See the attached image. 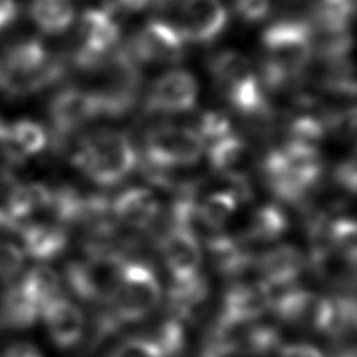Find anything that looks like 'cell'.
<instances>
[{
  "label": "cell",
  "instance_id": "1",
  "mask_svg": "<svg viewBox=\"0 0 357 357\" xmlns=\"http://www.w3.org/2000/svg\"><path fill=\"white\" fill-rule=\"evenodd\" d=\"M262 46L259 82L264 91H280L308 66L314 50L312 28L298 20L276 21L262 32Z\"/></svg>",
  "mask_w": 357,
  "mask_h": 357
},
{
  "label": "cell",
  "instance_id": "2",
  "mask_svg": "<svg viewBox=\"0 0 357 357\" xmlns=\"http://www.w3.org/2000/svg\"><path fill=\"white\" fill-rule=\"evenodd\" d=\"M322 170L318 148L293 142L269 151L262 160V174L269 190L286 202H300L319 181Z\"/></svg>",
  "mask_w": 357,
  "mask_h": 357
},
{
  "label": "cell",
  "instance_id": "3",
  "mask_svg": "<svg viewBox=\"0 0 357 357\" xmlns=\"http://www.w3.org/2000/svg\"><path fill=\"white\" fill-rule=\"evenodd\" d=\"M73 163L93 183L113 185L134 170L137 153L123 132L100 128L79 139Z\"/></svg>",
  "mask_w": 357,
  "mask_h": 357
},
{
  "label": "cell",
  "instance_id": "4",
  "mask_svg": "<svg viewBox=\"0 0 357 357\" xmlns=\"http://www.w3.org/2000/svg\"><path fill=\"white\" fill-rule=\"evenodd\" d=\"M126 261L113 250L89 251V257L66 268L70 289L91 303L112 301L123 276Z\"/></svg>",
  "mask_w": 357,
  "mask_h": 357
},
{
  "label": "cell",
  "instance_id": "5",
  "mask_svg": "<svg viewBox=\"0 0 357 357\" xmlns=\"http://www.w3.org/2000/svg\"><path fill=\"white\" fill-rule=\"evenodd\" d=\"M116 6L86 8L79 20V45L74 63L81 70H98L113 53L120 39V26L114 18Z\"/></svg>",
  "mask_w": 357,
  "mask_h": 357
},
{
  "label": "cell",
  "instance_id": "6",
  "mask_svg": "<svg viewBox=\"0 0 357 357\" xmlns=\"http://www.w3.org/2000/svg\"><path fill=\"white\" fill-rule=\"evenodd\" d=\"M205 142L194 128L162 124L145 135V158L148 166L158 169L187 167L197 163Z\"/></svg>",
  "mask_w": 357,
  "mask_h": 357
},
{
  "label": "cell",
  "instance_id": "7",
  "mask_svg": "<svg viewBox=\"0 0 357 357\" xmlns=\"http://www.w3.org/2000/svg\"><path fill=\"white\" fill-rule=\"evenodd\" d=\"M162 289L153 271L141 262H126L121 280L112 300L119 322H137L159 304Z\"/></svg>",
  "mask_w": 357,
  "mask_h": 357
},
{
  "label": "cell",
  "instance_id": "8",
  "mask_svg": "<svg viewBox=\"0 0 357 357\" xmlns=\"http://www.w3.org/2000/svg\"><path fill=\"white\" fill-rule=\"evenodd\" d=\"M185 43L176 25L152 20L131 38L126 49L137 64H174L183 59Z\"/></svg>",
  "mask_w": 357,
  "mask_h": 357
},
{
  "label": "cell",
  "instance_id": "9",
  "mask_svg": "<svg viewBox=\"0 0 357 357\" xmlns=\"http://www.w3.org/2000/svg\"><path fill=\"white\" fill-rule=\"evenodd\" d=\"M269 291H279V294H271V308L282 322L298 329L324 333L328 298L294 287V284L278 290L269 289Z\"/></svg>",
  "mask_w": 357,
  "mask_h": 357
},
{
  "label": "cell",
  "instance_id": "10",
  "mask_svg": "<svg viewBox=\"0 0 357 357\" xmlns=\"http://www.w3.org/2000/svg\"><path fill=\"white\" fill-rule=\"evenodd\" d=\"M198 84L192 74L184 70H170L160 75L149 88L145 99L148 113L176 114L194 109Z\"/></svg>",
  "mask_w": 357,
  "mask_h": 357
},
{
  "label": "cell",
  "instance_id": "11",
  "mask_svg": "<svg viewBox=\"0 0 357 357\" xmlns=\"http://www.w3.org/2000/svg\"><path fill=\"white\" fill-rule=\"evenodd\" d=\"M227 20V10L220 0H184L176 28L185 42L205 45L225 31Z\"/></svg>",
  "mask_w": 357,
  "mask_h": 357
},
{
  "label": "cell",
  "instance_id": "12",
  "mask_svg": "<svg viewBox=\"0 0 357 357\" xmlns=\"http://www.w3.org/2000/svg\"><path fill=\"white\" fill-rule=\"evenodd\" d=\"M49 114L56 131L66 135L100 117V110L92 91L68 88L54 95L49 105Z\"/></svg>",
  "mask_w": 357,
  "mask_h": 357
},
{
  "label": "cell",
  "instance_id": "13",
  "mask_svg": "<svg viewBox=\"0 0 357 357\" xmlns=\"http://www.w3.org/2000/svg\"><path fill=\"white\" fill-rule=\"evenodd\" d=\"M208 159L212 170L234 185L247 184L255 167L254 151L241 138L231 134L211 144Z\"/></svg>",
  "mask_w": 357,
  "mask_h": 357
},
{
  "label": "cell",
  "instance_id": "14",
  "mask_svg": "<svg viewBox=\"0 0 357 357\" xmlns=\"http://www.w3.org/2000/svg\"><path fill=\"white\" fill-rule=\"evenodd\" d=\"M268 308H271V291L264 282L237 283L226 291L219 318L234 324H250Z\"/></svg>",
  "mask_w": 357,
  "mask_h": 357
},
{
  "label": "cell",
  "instance_id": "15",
  "mask_svg": "<svg viewBox=\"0 0 357 357\" xmlns=\"http://www.w3.org/2000/svg\"><path fill=\"white\" fill-rule=\"evenodd\" d=\"M160 251L173 280H185L199 273L201 245L187 230L173 226L162 238Z\"/></svg>",
  "mask_w": 357,
  "mask_h": 357
},
{
  "label": "cell",
  "instance_id": "16",
  "mask_svg": "<svg viewBox=\"0 0 357 357\" xmlns=\"http://www.w3.org/2000/svg\"><path fill=\"white\" fill-rule=\"evenodd\" d=\"M40 312L52 340L59 347L68 349L79 342L85 331V318L75 304L54 297L42 307Z\"/></svg>",
  "mask_w": 357,
  "mask_h": 357
},
{
  "label": "cell",
  "instance_id": "17",
  "mask_svg": "<svg viewBox=\"0 0 357 357\" xmlns=\"http://www.w3.org/2000/svg\"><path fill=\"white\" fill-rule=\"evenodd\" d=\"M304 258L301 252L289 244L271 248L258 259L262 280L271 290L293 286L301 273Z\"/></svg>",
  "mask_w": 357,
  "mask_h": 357
},
{
  "label": "cell",
  "instance_id": "18",
  "mask_svg": "<svg viewBox=\"0 0 357 357\" xmlns=\"http://www.w3.org/2000/svg\"><path fill=\"white\" fill-rule=\"evenodd\" d=\"M114 218L130 227H146L156 218L159 202L145 187H132L121 192L112 204Z\"/></svg>",
  "mask_w": 357,
  "mask_h": 357
},
{
  "label": "cell",
  "instance_id": "19",
  "mask_svg": "<svg viewBox=\"0 0 357 357\" xmlns=\"http://www.w3.org/2000/svg\"><path fill=\"white\" fill-rule=\"evenodd\" d=\"M25 252L38 261H49L59 257L67 247V233L53 225H24L18 233Z\"/></svg>",
  "mask_w": 357,
  "mask_h": 357
},
{
  "label": "cell",
  "instance_id": "20",
  "mask_svg": "<svg viewBox=\"0 0 357 357\" xmlns=\"http://www.w3.org/2000/svg\"><path fill=\"white\" fill-rule=\"evenodd\" d=\"M53 191L42 183L15 184L8 192L6 212L18 223H22L36 211L50 208Z\"/></svg>",
  "mask_w": 357,
  "mask_h": 357
},
{
  "label": "cell",
  "instance_id": "21",
  "mask_svg": "<svg viewBox=\"0 0 357 357\" xmlns=\"http://www.w3.org/2000/svg\"><path fill=\"white\" fill-rule=\"evenodd\" d=\"M356 0H315L312 3V24L324 35L349 32L354 20Z\"/></svg>",
  "mask_w": 357,
  "mask_h": 357
},
{
  "label": "cell",
  "instance_id": "22",
  "mask_svg": "<svg viewBox=\"0 0 357 357\" xmlns=\"http://www.w3.org/2000/svg\"><path fill=\"white\" fill-rule=\"evenodd\" d=\"M208 293V282L199 273L185 280H173L169 289V304L173 318L188 319L204 304Z\"/></svg>",
  "mask_w": 357,
  "mask_h": 357
},
{
  "label": "cell",
  "instance_id": "23",
  "mask_svg": "<svg viewBox=\"0 0 357 357\" xmlns=\"http://www.w3.org/2000/svg\"><path fill=\"white\" fill-rule=\"evenodd\" d=\"M215 268L227 276L241 273L251 262L247 250L222 231L205 243Z\"/></svg>",
  "mask_w": 357,
  "mask_h": 357
},
{
  "label": "cell",
  "instance_id": "24",
  "mask_svg": "<svg viewBox=\"0 0 357 357\" xmlns=\"http://www.w3.org/2000/svg\"><path fill=\"white\" fill-rule=\"evenodd\" d=\"M310 262L315 275L332 284H344L354 272V264L328 244L312 245Z\"/></svg>",
  "mask_w": 357,
  "mask_h": 357
},
{
  "label": "cell",
  "instance_id": "25",
  "mask_svg": "<svg viewBox=\"0 0 357 357\" xmlns=\"http://www.w3.org/2000/svg\"><path fill=\"white\" fill-rule=\"evenodd\" d=\"M71 0H32L31 17L38 28L49 35L64 32L74 21Z\"/></svg>",
  "mask_w": 357,
  "mask_h": 357
},
{
  "label": "cell",
  "instance_id": "26",
  "mask_svg": "<svg viewBox=\"0 0 357 357\" xmlns=\"http://www.w3.org/2000/svg\"><path fill=\"white\" fill-rule=\"evenodd\" d=\"M219 91L255 74L247 56L237 50H222L212 56L208 66Z\"/></svg>",
  "mask_w": 357,
  "mask_h": 357
},
{
  "label": "cell",
  "instance_id": "27",
  "mask_svg": "<svg viewBox=\"0 0 357 357\" xmlns=\"http://www.w3.org/2000/svg\"><path fill=\"white\" fill-rule=\"evenodd\" d=\"M18 286L24 294L42 310L46 303L57 297L60 290V278L52 268L46 265H36L25 273Z\"/></svg>",
  "mask_w": 357,
  "mask_h": 357
},
{
  "label": "cell",
  "instance_id": "28",
  "mask_svg": "<svg viewBox=\"0 0 357 357\" xmlns=\"http://www.w3.org/2000/svg\"><path fill=\"white\" fill-rule=\"evenodd\" d=\"M287 229V218L275 204L262 205L251 218L247 237L257 243L278 240Z\"/></svg>",
  "mask_w": 357,
  "mask_h": 357
},
{
  "label": "cell",
  "instance_id": "29",
  "mask_svg": "<svg viewBox=\"0 0 357 357\" xmlns=\"http://www.w3.org/2000/svg\"><path fill=\"white\" fill-rule=\"evenodd\" d=\"M39 314L40 307L31 301L18 284L6 291L1 303V318L10 328H29L35 324Z\"/></svg>",
  "mask_w": 357,
  "mask_h": 357
},
{
  "label": "cell",
  "instance_id": "30",
  "mask_svg": "<svg viewBox=\"0 0 357 357\" xmlns=\"http://www.w3.org/2000/svg\"><path fill=\"white\" fill-rule=\"evenodd\" d=\"M10 141L14 151L24 158L43 151L47 137L38 123L22 119L10 126Z\"/></svg>",
  "mask_w": 357,
  "mask_h": 357
},
{
  "label": "cell",
  "instance_id": "31",
  "mask_svg": "<svg viewBox=\"0 0 357 357\" xmlns=\"http://www.w3.org/2000/svg\"><path fill=\"white\" fill-rule=\"evenodd\" d=\"M356 325V303L353 297L328 298L324 333L339 337L353 331Z\"/></svg>",
  "mask_w": 357,
  "mask_h": 357
},
{
  "label": "cell",
  "instance_id": "32",
  "mask_svg": "<svg viewBox=\"0 0 357 357\" xmlns=\"http://www.w3.org/2000/svg\"><path fill=\"white\" fill-rule=\"evenodd\" d=\"M238 198L233 191H218L208 195L198 211L201 218L212 229L220 230V227L231 218L237 208Z\"/></svg>",
  "mask_w": 357,
  "mask_h": 357
},
{
  "label": "cell",
  "instance_id": "33",
  "mask_svg": "<svg viewBox=\"0 0 357 357\" xmlns=\"http://www.w3.org/2000/svg\"><path fill=\"white\" fill-rule=\"evenodd\" d=\"M254 322L245 325L241 351H247L257 356H265L272 353L273 350H278L282 346L279 329L273 325Z\"/></svg>",
  "mask_w": 357,
  "mask_h": 357
},
{
  "label": "cell",
  "instance_id": "34",
  "mask_svg": "<svg viewBox=\"0 0 357 357\" xmlns=\"http://www.w3.org/2000/svg\"><path fill=\"white\" fill-rule=\"evenodd\" d=\"M326 130L328 128L319 116L303 114L290 121L287 127V142L318 148L325 138Z\"/></svg>",
  "mask_w": 357,
  "mask_h": 357
},
{
  "label": "cell",
  "instance_id": "35",
  "mask_svg": "<svg viewBox=\"0 0 357 357\" xmlns=\"http://www.w3.org/2000/svg\"><path fill=\"white\" fill-rule=\"evenodd\" d=\"M328 244L342 254L347 261L356 265V223L353 219L340 218L329 222Z\"/></svg>",
  "mask_w": 357,
  "mask_h": 357
},
{
  "label": "cell",
  "instance_id": "36",
  "mask_svg": "<svg viewBox=\"0 0 357 357\" xmlns=\"http://www.w3.org/2000/svg\"><path fill=\"white\" fill-rule=\"evenodd\" d=\"M151 340L163 357H177L185 346V335L180 319L170 318L162 322L155 332V337Z\"/></svg>",
  "mask_w": 357,
  "mask_h": 357
},
{
  "label": "cell",
  "instance_id": "37",
  "mask_svg": "<svg viewBox=\"0 0 357 357\" xmlns=\"http://www.w3.org/2000/svg\"><path fill=\"white\" fill-rule=\"evenodd\" d=\"M204 142H215L230 135V120L222 112L208 110L201 114L195 130Z\"/></svg>",
  "mask_w": 357,
  "mask_h": 357
},
{
  "label": "cell",
  "instance_id": "38",
  "mask_svg": "<svg viewBox=\"0 0 357 357\" xmlns=\"http://www.w3.org/2000/svg\"><path fill=\"white\" fill-rule=\"evenodd\" d=\"M234 13L247 22L255 24L265 20L271 11V0H233Z\"/></svg>",
  "mask_w": 357,
  "mask_h": 357
},
{
  "label": "cell",
  "instance_id": "39",
  "mask_svg": "<svg viewBox=\"0 0 357 357\" xmlns=\"http://www.w3.org/2000/svg\"><path fill=\"white\" fill-rule=\"evenodd\" d=\"M110 357H163L151 339H130L121 343Z\"/></svg>",
  "mask_w": 357,
  "mask_h": 357
},
{
  "label": "cell",
  "instance_id": "40",
  "mask_svg": "<svg viewBox=\"0 0 357 357\" xmlns=\"http://www.w3.org/2000/svg\"><path fill=\"white\" fill-rule=\"evenodd\" d=\"M24 252L13 243L0 241V279L13 278L22 266Z\"/></svg>",
  "mask_w": 357,
  "mask_h": 357
},
{
  "label": "cell",
  "instance_id": "41",
  "mask_svg": "<svg viewBox=\"0 0 357 357\" xmlns=\"http://www.w3.org/2000/svg\"><path fill=\"white\" fill-rule=\"evenodd\" d=\"M356 159L351 156L343 162H340L333 170V181L337 187L344 190L347 194L356 192L357 185V174H356Z\"/></svg>",
  "mask_w": 357,
  "mask_h": 357
},
{
  "label": "cell",
  "instance_id": "42",
  "mask_svg": "<svg viewBox=\"0 0 357 357\" xmlns=\"http://www.w3.org/2000/svg\"><path fill=\"white\" fill-rule=\"evenodd\" d=\"M278 357H324V354L310 343H290L278 349Z\"/></svg>",
  "mask_w": 357,
  "mask_h": 357
},
{
  "label": "cell",
  "instance_id": "43",
  "mask_svg": "<svg viewBox=\"0 0 357 357\" xmlns=\"http://www.w3.org/2000/svg\"><path fill=\"white\" fill-rule=\"evenodd\" d=\"M3 357H42L38 347L28 342H18L11 344Z\"/></svg>",
  "mask_w": 357,
  "mask_h": 357
},
{
  "label": "cell",
  "instance_id": "44",
  "mask_svg": "<svg viewBox=\"0 0 357 357\" xmlns=\"http://www.w3.org/2000/svg\"><path fill=\"white\" fill-rule=\"evenodd\" d=\"M18 15L15 0H0V31L8 26Z\"/></svg>",
  "mask_w": 357,
  "mask_h": 357
},
{
  "label": "cell",
  "instance_id": "45",
  "mask_svg": "<svg viewBox=\"0 0 357 357\" xmlns=\"http://www.w3.org/2000/svg\"><path fill=\"white\" fill-rule=\"evenodd\" d=\"M24 225L14 220L6 209H0V234L1 233H20Z\"/></svg>",
  "mask_w": 357,
  "mask_h": 357
},
{
  "label": "cell",
  "instance_id": "46",
  "mask_svg": "<svg viewBox=\"0 0 357 357\" xmlns=\"http://www.w3.org/2000/svg\"><path fill=\"white\" fill-rule=\"evenodd\" d=\"M151 0H116L114 6L116 8H121L127 13H137L145 8Z\"/></svg>",
  "mask_w": 357,
  "mask_h": 357
},
{
  "label": "cell",
  "instance_id": "47",
  "mask_svg": "<svg viewBox=\"0 0 357 357\" xmlns=\"http://www.w3.org/2000/svg\"><path fill=\"white\" fill-rule=\"evenodd\" d=\"M8 88H10V74L3 61V57L0 56V89L8 92Z\"/></svg>",
  "mask_w": 357,
  "mask_h": 357
},
{
  "label": "cell",
  "instance_id": "48",
  "mask_svg": "<svg viewBox=\"0 0 357 357\" xmlns=\"http://www.w3.org/2000/svg\"><path fill=\"white\" fill-rule=\"evenodd\" d=\"M192 357H218L216 354H213L212 351H209V350H206V349H204L202 351H199V353H197V354H194Z\"/></svg>",
  "mask_w": 357,
  "mask_h": 357
}]
</instances>
